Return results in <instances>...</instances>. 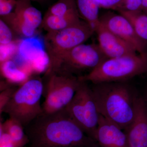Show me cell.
Returning <instances> with one entry per match:
<instances>
[{
    "instance_id": "obj_1",
    "label": "cell",
    "mask_w": 147,
    "mask_h": 147,
    "mask_svg": "<svg viewBox=\"0 0 147 147\" xmlns=\"http://www.w3.org/2000/svg\"><path fill=\"white\" fill-rule=\"evenodd\" d=\"M29 147H100L65 109L42 113L24 128Z\"/></svg>"
},
{
    "instance_id": "obj_5",
    "label": "cell",
    "mask_w": 147,
    "mask_h": 147,
    "mask_svg": "<svg viewBox=\"0 0 147 147\" xmlns=\"http://www.w3.org/2000/svg\"><path fill=\"white\" fill-rule=\"evenodd\" d=\"M45 77L43 113L50 114L63 110L72 100L82 81L74 74L59 71H46Z\"/></svg>"
},
{
    "instance_id": "obj_19",
    "label": "cell",
    "mask_w": 147,
    "mask_h": 147,
    "mask_svg": "<svg viewBox=\"0 0 147 147\" xmlns=\"http://www.w3.org/2000/svg\"><path fill=\"white\" fill-rule=\"evenodd\" d=\"M3 76L11 83H18L27 80L26 73L18 68L13 61L7 60L1 63Z\"/></svg>"
},
{
    "instance_id": "obj_4",
    "label": "cell",
    "mask_w": 147,
    "mask_h": 147,
    "mask_svg": "<svg viewBox=\"0 0 147 147\" xmlns=\"http://www.w3.org/2000/svg\"><path fill=\"white\" fill-rule=\"evenodd\" d=\"M43 84L38 77L27 79L16 89L3 113L18 121L24 128L43 113L40 104Z\"/></svg>"
},
{
    "instance_id": "obj_11",
    "label": "cell",
    "mask_w": 147,
    "mask_h": 147,
    "mask_svg": "<svg viewBox=\"0 0 147 147\" xmlns=\"http://www.w3.org/2000/svg\"><path fill=\"white\" fill-rule=\"evenodd\" d=\"M123 130L130 147H147V106L144 98L138 96L134 120Z\"/></svg>"
},
{
    "instance_id": "obj_13",
    "label": "cell",
    "mask_w": 147,
    "mask_h": 147,
    "mask_svg": "<svg viewBox=\"0 0 147 147\" xmlns=\"http://www.w3.org/2000/svg\"><path fill=\"white\" fill-rule=\"evenodd\" d=\"M31 0H17L13 11L17 17L36 29L41 26L42 13L32 5Z\"/></svg>"
},
{
    "instance_id": "obj_7",
    "label": "cell",
    "mask_w": 147,
    "mask_h": 147,
    "mask_svg": "<svg viewBox=\"0 0 147 147\" xmlns=\"http://www.w3.org/2000/svg\"><path fill=\"white\" fill-rule=\"evenodd\" d=\"M65 109L83 131L96 141L100 115L91 89L87 82L82 81L72 100Z\"/></svg>"
},
{
    "instance_id": "obj_29",
    "label": "cell",
    "mask_w": 147,
    "mask_h": 147,
    "mask_svg": "<svg viewBox=\"0 0 147 147\" xmlns=\"http://www.w3.org/2000/svg\"><path fill=\"white\" fill-rule=\"evenodd\" d=\"M144 98L145 101H146V105L147 106V92H146V96H145V98Z\"/></svg>"
},
{
    "instance_id": "obj_9",
    "label": "cell",
    "mask_w": 147,
    "mask_h": 147,
    "mask_svg": "<svg viewBox=\"0 0 147 147\" xmlns=\"http://www.w3.org/2000/svg\"><path fill=\"white\" fill-rule=\"evenodd\" d=\"M100 21L108 30L132 45L139 54L146 53V41L139 37L129 21L121 14L107 12Z\"/></svg>"
},
{
    "instance_id": "obj_26",
    "label": "cell",
    "mask_w": 147,
    "mask_h": 147,
    "mask_svg": "<svg viewBox=\"0 0 147 147\" xmlns=\"http://www.w3.org/2000/svg\"><path fill=\"white\" fill-rule=\"evenodd\" d=\"M0 147H18L8 134L0 132Z\"/></svg>"
},
{
    "instance_id": "obj_28",
    "label": "cell",
    "mask_w": 147,
    "mask_h": 147,
    "mask_svg": "<svg viewBox=\"0 0 147 147\" xmlns=\"http://www.w3.org/2000/svg\"><path fill=\"white\" fill-rule=\"evenodd\" d=\"M47 0H31L33 1L36 2L37 3H43L45 2Z\"/></svg>"
},
{
    "instance_id": "obj_17",
    "label": "cell",
    "mask_w": 147,
    "mask_h": 147,
    "mask_svg": "<svg viewBox=\"0 0 147 147\" xmlns=\"http://www.w3.org/2000/svg\"><path fill=\"white\" fill-rule=\"evenodd\" d=\"M119 12L125 17L132 25L140 38L147 40V14L141 11L121 10Z\"/></svg>"
},
{
    "instance_id": "obj_15",
    "label": "cell",
    "mask_w": 147,
    "mask_h": 147,
    "mask_svg": "<svg viewBox=\"0 0 147 147\" xmlns=\"http://www.w3.org/2000/svg\"><path fill=\"white\" fill-rule=\"evenodd\" d=\"M0 130V132L8 134L18 147H24L28 144V138L24 126L15 119L9 117L4 122H1Z\"/></svg>"
},
{
    "instance_id": "obj_14",
    "label": "cell",
    "mask_w": 147,
    "mask_h": 147,
    "mask_svg": "<svg viewBox=\"0 0 147 147\" xmlns=\"http://www.w3.org/2000/svg\"><path fill=\"white\" fill-rule=\"evenodd\" d=\"M79 13L65 16H56L45 13L41 26L47 32L57 31L79 23L81 21Z\"/></svg>"
},
{
    "instance_id": "obj_16",
    "label": "cell",
    "mask_w": 147,
    "mask_h": 147,
    "mask_svg": "<svg viewBox=\"0 0 147 147\" xmlns=\"http://www.w3.org/2000/svg\"><path fill=\"white\" fill-rule=\"evenodd\" d=\"M79 15L95 30L100 24L99 9L95 0H76Z\"/></svg>"
},
{
    "instance_id": "obj_24",
    "label": "cell",
    "mask_w": 147,
    "mask_h": 147,
    "mask_svg": "<svg viewBox=\"0 0 147 147\" xmlns=\"http://www.w3.org/2000/svg\"><path fill=\"white\" fill-rule=\"evenodd\" d=\"M17 0H0L1 17L6 16L12 12L15 8Z\"/></svg>"
},
{
    "instance_id": "obj_2",
    "label": "cell",
    "mask_w": 147,
    "mask_h": 147,
    "mask_svg": "<svg viewBox=\"0 0 147 147\" xmlns=\"http://www.w3.org/2000/svg\"><path fill=\"white\" fill-rule=\"evenodd\" d=\"M93 84L90 88L100 115L125 130L134 120L139 96L120 82Z\"/></svg>"
},
{
    "instance_id": "obj_23",
    "label": "cell",
    "mask_w": 147,
    "mask_h": 147,
    "mask_svg": "<svg viewBox=\"0 0 147 147\" xmlns=\"http://www.w3.org/2000/svg\"><path fill=\"white\" fill-rule=\"evenodd\" d=\"M17 88L14 87L8 86L1 90L0 94V114L1 115L3 113L4 108L7 104L14 92Z\"/></svg>"
},
{
    "instance_id": "obj_27",
    "label": "cell",
    "mask_w": 147,
    "mask_h": 147,
    "mask_svg": "<svg viewBox=\"0 0 147 147\" xmlns=\"http://www.w3.org/2000/svg\"><path fill=\"white\" fill-rule=\"evenodd\" d=\"M142 10L147 14V0H142Z\"/></svg>"
},
{
    "instance_id": "obj_20",
    "label": "cell",
    "mask_w": 147,
    "mask_h": 147,
    "mask_svg": "<svg viewBox=\"0 0 147 147\" xmlns=\"http://www.w3.org/2000/svg\"><path fill=\"white\" fill-rule=\"evenodd\" d=\"M79 13L76 0H59L48 9L46 13L56 16H65Z\"/></svg>"
},
{
    "instance_id": "obj_12",
    "label": "cell",
    "mask_w": 147,
    "mask_h": 147,
    "mask_svg": "<svg viewBox=\"0 0 147 147\" xmlns=\"http://www.w3.org/2000/svg\"><path fill=\"white\" fill-rule=\"evenodd\" d=\"M96 141L100 147H130L123 129L101 115L96 132Z\"/></svg>"
},
{
    "instance_id": "obj_18",
    "label": "cell",
    "mask_w": 147,
    "mask_h": 147,
    "mask_svg": "<svg viewBox=\"0 0 147 147\" xmlns=\"http://www.w3.org/2000/svg\"><path fill=\"white\" fill-rule=\"evenodd\" d=\"M1 18L8 25L12 31L21 37L30 38L35 34L36 29L17 17L13 11L6 16H2Z\"/></svg>"
},
{
    "instance_id": "obj_25",
    "label": "cell",
    "mask_w": 147,
    "mask_h": 147,
    "mask_svg": "<svg viewBox=\"0 0 147 147\" xmlns=\"http://www.w3.org/2000/svg\"><path fill=\"white\" fill-rule=\"evenodd\" d=\"M122 10L143 11L142 0H125L124 8Z\"/></svg>"
},
{
    "instance_id": "obj_22",
    "label": "cell",
    "mask_w": 147,
    "mask_h": 147,
    "mask_svg": "<svg viewBox=\"0 0 147 147\" xmlns=\"http://www.w3.org/2000/svg\"><path fill=\"white\" fill-rule=\"evenodd\" d=\"M100 8L118 11L124 9L125 0H95Z\"/></svg>"
},
{
    "instance_id": "obj_3",
    "label": "cell",
    "mask_w": 147,
    "mask_h": 147,
    "mask_svg": "<svg viewBox=\"0 0 147 147\" xmlns=\"http://www.w3.org/2000/svg\"><path fill=\"white\" fill-rule=\"evenodd\" d=\"M147 72V53L109 58L89 73L79 76L93 84L120 82Z\"/></svg>"
},
{
    "instance_id": "obj_10",
    "label": "cell",
    "mask_w": 147,
    "mask_h": 147,
    "mask_svg": "<svg viewBox=\"0 0 147 147\" xmlns=\"http://www.w3.org/2000/svg\"><path fill=\"white\" fill-rule=\"evenodd\" d=\"M95 32L97 35L98 46L108 59L137 54L132 45L110 31L100 21Z\"/></svg>"
},
{
    "instance_id": "obj_6",
    "label": "cell",
    "mask_w": 147,
    "mask_h": 147,
    "mask_svg": "<svg viewBox=\"0 0 147 147\" xmlns=\"http://www.w3.org/2000/svg\"><path fill=\"white\" fill-rule=\"evenodd\" d=\"M95 31L86 21L57 31L48 32L44 37V43L49 59L46 71L52 70L61 58L69 51L83 44Z\"/></svg>"
},
{
    "instance_id": "obj_8",
    "label": "cell",
    "mask_w": 147,
    "mask_h": 147,
    "mask_svg": "<svg viewBox=\"0 0 147 147\" xmlns=\"http://www.w3.org/2000/svg\"><path fill=\"white\" fill-rule=\"evenodd\" d=\"M107 59L98 45L83 43L69 51L55 68L46 71H59L74 74L79 71L92 70Z\"/></svg>"
},
{
    "instance_id": "obj_21",
    "label": "cell",
    "mask_w": 147,
    "mask_h": 147,
    "mask_svg": "<svg viewBox=\"0 0 147 147\" xmlns=\"http://www.w3.org/2000/svg\"><path fill=\"white\" fill-rule=\"evenodd\" d=\"M11 29L2 18L0 19V44L7 46L10 44L13 40Z\"/></svg>"
}]
</instances>
